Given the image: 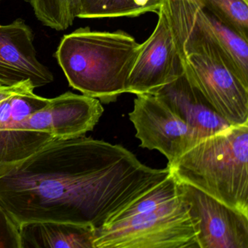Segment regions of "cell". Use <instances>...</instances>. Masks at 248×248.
I'll return each instance as SVG.
<instances>
[{"mask_svg":"<svg viewBox=\"0 0 248 248\" xmlns=\"http://www.w3.org/2000/svg\"><path fill=\"white\" fill-rule=\"evenodd\" d=\"M120 144L86 136L55 140L0 165V204L18 226L36 221L98 229L171 174Z\"/></svg>","mask_w":248,"mask_h":248,"instance_id":"obj_1","label":"cell"},{"mask_svg":"<svg viewBox=\"0 0 248 248\" xmlns=\"http://www.w3.org/2000/svg\"><path fill=\"white\" fill-rule=\"evenodd\" d=\"M140 44L125 31L79 28L62 38L55 58L69 85L103 104L125 93Z\"/></svg>","mask_w":248,"mask_h":248,"instance_id":"obj_2","label":"cell"},{"mask_svg":"<svg viewBox=\"0 0 248 248\" xmlns=\"http://www.w3.org/2000/svg\"><path fill=\"white\" fill-rule=\"evenodd\" d=\"M168 167L181 182L248 215V124L202 139Z\"/></svg>","mask_w":248,"mask_h":248,"instance_id":"obj_3","label":"cell"},{"mask_svg":"<svg viewBox=\"0 0 248 248\" xmlns=\"http://www.w3.org/2000/svg\"><path fill=\"white\" fill-rule=\"evenodd\" d=\"M165 12L181 61L217 50L248 88V40L210 12L200 0H163Z\"/></svg>","mask_w":248,"mask_h":248,"instance_id":"obj_4","label":"cell"},{"mask_svg":"<svg viewBox=\"0 0 248 248\" xmlns=\"http://www.w3.org/2000/svg\"><path fill=\"white\" fill-rule=\"evenodd\" d=\"M93 248H199V245L179 191L176 198L155 210L95 229Z\"/></svg>","mask_w":248,"mask_h":248,"instance_id":"obj_5","label":"cell"},{"mask_svg":"<svg viewBox=\"0 0 248 248\" xmlns=\"http://www.w3.org/2000/svg\"><path fill=\"white\" fill-rule=\"evenodd\" d=\"M182 63L191 82L231 125L248 124V88L221 53L213 50L189 55Z\"/></svg>","mask_w":248,"mask_h":248,"instance_id":"obj_6","label":"cell"},{"mask_svg":"<svg viewBox=\"0 0 248 248\" xmlns=\"http://www.w3.org/2000/svg\"><path fill=\"white\" fill-rule=\"evenodd\" d=\"M129 117L140 147L159 151L168 159V165L202 140L192 127L155 95H136Z\"/></svg>","mask_w":248,"mask_h":248,"instance_id":"obj_7","label":"cell"},{"mask_svg":"<svg viewBox=\"0 0 248 248\" xmlns=\"http://www.w3.org/2000/svg\"><path fill=\"white\" fill-rule=\"evenodd\" d=\"M199 248H248V215L178 181Z\"/></svg>","mask_w":248,"mask_h":248,"instance_id":"obj_8","label":"cell"},{"mask_svg":"<svg viewBox=\"0 0 248 248\" xmlns=\"http://www.w3.org/2000/svg\"><path fill=\"white\" fill-rule=\"evenodd\" d=\"M156 27L139 46V53L127 82L126 93L141 95L156 93L183 72L170 26L162 8Z\"/></svg>","mask_w":248,"mask_h":248,"instance_id":"obj_9","label":"cell"},{"mask_svg":"<svg viewBox=\"0 0 248 248\" xmlns=\"http://www.w3.org/2000/svg\"><path fill=\"white\" fill-rule=\"evenodd\" d=\"M104 111L97 98L66 92L50 98L46 107L17 122L16 126L50 136L53 140L74 139L92 131Z\"/></svg>","mask_w":248,"mask_h":248,"instance_id":"obj_10","label":"cell"},{"mask_svg":"<svg viewBox=\"0 0 248 248\" xmlns=\"http://www.w3.org/2000/svg\"><path fill=\"white\" fill-rule=\"evenodd\" d=\"M34 36L21 18L0 24V82L14 85L30 80L35 88L53 82V73L37 58Z\"/></svg>","mask_w":248,"mask_h":248,"instance_id":"obj_11","label":"cell"},{"mask_svg":"<svg viewBox=\"0 0 248 248\" xmlns=\"http://www.w3.org/2000/svg\"><path fill=\"white\" fill-rule=\"evenodd\" d=\"M154 95L165 101L202 139L221 133L233 126L215 110L184 69L178 78Z\"/></svg>","mask_w":248,"mask_h":248,"instance_id":"obj_12","label":"cell"},{"mask_svg":"<svg viewBox=\"0 0 248 248\" xmlns=\"http://www.w3.org/2000/svg\"><path fill=\"white\" fill-rule=\"evenodd\" d=\"M21 248H93L95 229L56 221H36L19 226Z\"/></svg>","mask_w":248,"mask_h":248,"instance_id":"obj_13","label":"cell"},{"mask_svg":"<svg viewBox=\"0 0 248 248\" xmlns=\"http://www.w3.org/2000/svg\"><path fill=\"white\" fill-rule=\"evenodd\" d=\"M163 0H81L79 18L138 17L157 14Z\"/></svg>","mask_w":248,"mask_h":248,"instance_id":"obj_14","label":"cell"},{"mask_svg":"<svg viewBox=\"0 0 248 248\" xmlns=\"http://www.w3.org/2000/svg\"><path fill=\"white\" fill-rule=\"evenodd\" d=\"M34 15L45 27L64 31L79 15L81 0H26Z\"/></svg>","mask_w":248,"mask_h":248,"instance_id":"obj_15","label":"cell"},{"mask_svg":"<svg viewBox=\"0 0 248 248\" xmlns=\"http://www.w3.org/2000/svg\"><path fill=\"white\" fill-rule=\"evenodd\" d=\"M204 8L248 40V0H200Z\"/></svg>","mask_w":248,"mask_h":248,"instance_id":"obj_16","label":"cell"},{"mask_svg":"<svg viewBox=\"0 0 248 248\" xmlns=\"http://www.w3.org/2000/svg\"><path fill=\"white\" fill-rule=\"evenodd\" d=\"M50 99L36 95L34 91H31L0 102V128L9 123L21 121L37 110L44 108Z\"/></svg>","mask_w":248,"mask_h":248,"instance_id":"obj_17","label":"cell"},{"mask_svg":"<svg viewBox=\"0 0 248 248\" xmlns=\"http://www.w3.org/2000/svg\"><path fill=\"white\" fill-rule=\"evenodd\" d=\"M0 248H21L19 226L0 204Z\"/></svg>","mask_w":248,"mask_h":248,"instance_id":"obj_18","label":"cell"},{"mask_svg":"<svg viewBox=\"0 0 248 248\" xmlns=\"http://www.w3.org/2000/svg\"><path fill=\"white\" fill-rule=\"evenodd\" d=\"M35 88L30 80L23 81L14 85H7L0 82V102L23 93L34 91Z\"/></svg>","mask_w":248,"mask_h":248,"instance_id":"obj_19","label":"cell"}]
</instances>
